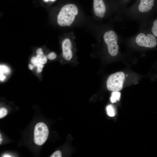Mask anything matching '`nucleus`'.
Listing matches in <instances>:
<instances>
[{"label": "nucleus", "instance_id": "obj_1", "mask_svg": "<svg viewBox=\"0 0 157 157\" xmlns=\"http://www.w3.org/2000/svg\"><path fill=\"white\" fill-rule=\"evenodd\" d=\"M156 13H157L156 0H137L130 7L126 8L122 17V19L138 22L140 29L146 27Z\"/></svg>", "mask_w": 157, "mask_h": 157}, {"label": "nucleus", "instance_id": "obj_2", "mask_svg": "<svg viewBox=\"0 0 157 157\" xmlns=\"http://www.w3.org/2000/svg\"><path fill=\"white\" fill-rule=\"evenodd\" d=\"M126 40L140 47L153 48L157 46V38L146 27L139 29L136 34Z\"/></svg>", "mask_w": 157, "mask_h": 157}, {"label": "nucleus", "instance_id": "obj_3", "mask_svg": "<svg viewBox=\"0 0 157 157\" xmlns=\"http://www.w3.org/2000/svg\"><path fill=\"white\" fill-rule=\"evenodd\" d=\"M78 13V8L75 4L69 3L65 5L61 8L58 15V24L61 26H70Z\"/></svg>", "mask_w": 157, "mask_h": 157}, {"label": "nucleus", "instance_id": "obj_4", "mask_svg": "<svg viewBox=\"0 0 157 157\" xmlns=\"http://www.w3.org/2000/svg\"><path fill=\"white\" fill-rule=\"evenodd\" d=\"M103 34V39L106 45L108 53L112 56H116L119 51L118 43L119 36L111 29L106 30Z\"/></svg>", "mask_w": 157, "mask_h": 157}, {"label": "nucleus", "instance_id": "obj_5", "mask_svg": "<svg viewBox=\"0 0 157 157\" xmlns=\"http://www.w3.org/2000/svg\"><path fill=\"white\" fill-rule=\"evenodd\" d=\"M125 78V74L123 72H117L111 74L106 81L107 89L112 91L121 90L123 88Z\"/></svg>", "mask_w": 157, "mask_h": 157}, {"label": "nucleus", "instance_id": "obj_6", "mask_svg": "<svg viewBox=\"0 0 157 157\" xmlns=\"http://www.w3.org/2000/svg\"><path fill=\"white\" fill-rule=\"evenodd\" d=\"M49 131L46 125L43 122H39L35 125L34 131V140L37 145H40L46 141Z\"/></svg>", "mask_w": 157, "mask_h": 157}, {"label": "nucleus", "instance_id": "obj_7", "mask_svg": "<svg viewBox=\"0 0 157 157\" xmlns=\"http://www.w3.org/2000/svg\"><path fill=\"white\" fill-rule=\"evenodd\" d=\"M93 11L96 16L103 18L106 15L107 8L103 0H93Z\"/></svg>", "mask_w": 157, "mask_h": 157}, {"label": "nucleus", "instance_id": "obj_8", "mask_svg": "<svg viewBox=\"0 0 157 157\" xmlns=\"http://www.w3.org/2000/svg\"><path fill=\"white\" fill-rule=\"evenodd\" d=\"M72 44L71 40L69 38L64 39L62 43L63 56V58L68 61L72 58L73 53L72 51Z\"/></svg>", "mask_w": 157, "mask_h": 157}, {"label": "nucleus", "instance_id": "obj_9", "mask_svg": "<svg viewBox=\"0 0 157 157\" xmlns=\"http://www.w3.org/2000/svg\"><path fill=\"white\" fill-rule=\"evenodd\" d=\"M157 38V16L151 19L146 27Z\"/></svg>", "mask_w": 157, "mask_h": 157}, {"label": "nucleus", "instance_id": "obj_10", "mask_svg": "<svg viewBox=\"0 0 157 157\" xmlns=\"http://www.w3.org/2000/svg\"><path fill=\"white\" fill-rule=\"evenodd\" d=\"M121 94L118 91H113L110 97V101L112 103H115L117 101H119Z\"/></svg>", "mask_w": 157, "mask_h": 157}, {"label": "nucleus", "instance_id": "obj_11", "mask_svg": "<svg viewBox=\"0 0 157 157\" xmlns=\"http://www.w3.org/2000/svg\"><path fill=\"white\" fill-rule=\"evenodd\" d=\"M10 69L7 66L3 65H0V75H4V74H8L10 73Z\"/></svg>", "mask_w": 157, "mask_h": 157}, {"label": "nucleus", "instance_id": "obj_12", "mask_svg": "<svg viewBox=\"0 0 157 157\" xmlns=\"http://www.w3.org/2000/svg\"><path fill=\"white\" fill-rule=\"evenodd\" d=\"M106 110L108 115L110 117H113L115 115V111L113 106L109 105L106 107Z\"/></svg>", "mask_w": 157, "mask_h": 157}, {"label": "nucleus", "instance_id": "obj_13", "mask_svg": "<svg viewBox=\"0 0 157 157\" xmlns=\"http://www.w3.org/2000/svg\"><path fill=\"white\" fill-rule=\"evenodd\" d=\"M36 58L39 61V62L42 64H45L47 61V57L44 54L43 55H38L36 56Z\"/></svg>", "mask_w": 157, "mask_h": 157}, {"label": "nucleus", "instance_id": "obj_14", "mask_svg": "<svg viewBox=\"0 0 157 157\" xmlns=\"http://www.w3.org/2000/svg\"><path fill=\"white\" fill-rule=\"evenodd\" d=\"M31 61L33 65L37 67L41 64L39 62L36 57H32L31 59Z\"/></svg>", "mask_w": 157, "mask_h": 157}, {"label": "nucleus", "instance_id": "obj_15", "mask_svg": "<svg viewBox=\"0 0 157 157\" xmlns=\"http://www.w3.org/2000/svg\"><path fill=\"white\" fill-rule=\"evenodd\" d=\"M8 113L7 109L4 108H2L0 109V118L6 116Z\"/></svg>", "mask_w": 157, "mask_h": 157}, {"label": "nucleus", "instance_id": "obj_16", "mask_svg": "<svg viewBox=\"0 0 157 157\" xmlns=\"http://www.w3.org/2000/svg\"><path fill=\"white\" fill-rule=\"evenodd\" d=\"M56 57V55L54 52H51L49 53L47 56V57L49 59L53 60L55 59Z\"/></svg>", "mask_w": 157, "mask_h": 157}, {"label": "nucleus", "instance_id": "obj_17", "mask_svg": "<svg viewBox=\"0 0 157 157\" xmlns=\"http://www.w3.org/2000/svg\"><path fill=\"white\" fill-rule=\"evenodd\" d=\"M62 154L60 151H57L54 152L50 156V157H61Z\"/></svg>", "mask_w": 157, "mask_h": 157}, {"label": "nucleus", "instance_id": "obj_18", "mask_svg": "<svg viewBox=\"0 0 157 157\" xmlns=\"http://www.w3.org/2000/svg\"><path fill=\"white\" fill-rule=\"evenodd\" d=\"M44 65L43 64H41L39 66H38L37 67V72L38 73H40L41 72L43 67Z\"/></svg>", "mask_w": 157, "mask_h": 157}, {"label": "nucleus", "instance_id": "obj_19", "mask_svg": "<svg viewBox=\"0 0 157 157\" xmlns=\"http://www.w3.org/2000/svg\"><path fill=\"white\" fill-rule=\"evenodd\" d=\"M36 53L38 55H43V52L42 49L39 48L36 51Z\"/></svg>", "mask_w": 157, "mask_h": 157}, {"label": "nucleus", "instance_id": "obj_20", "mask_svg": "<svg viewBox=\"0 0 157 157\" xmlns=\"http://www.w3.org/2000/svg\"><path fill=\"white\" fill-rule=\"evenodd\" d=\"M34 66L33 65L30 64L28 65L29 68L31 70H32L33 69Z\"/></svg>", "mask_w": 157, "mask_h": 157}, {"label": "nucleus", "instance_id": "obj_21", "mask_svg": "<svg viewBox=\"0 0 157 157\" xmlns=\"http://www.w3.org/2000/svg\"><path fill=\"white\" fill-rule=\"evenodd\" d=\"M43 1L44 2H47L48 1H55V0H43Z\"/></svg>", "mask_w": 157, "mask_h": 157}, {"label": "nucleus", "instance_id": "obj_22", "mask_svg": "<svg viewBox=\"0 0 157 157\" xmlns=\"http://www.w3.org/2000/svg\"><path fill=\"white\" fill-rule=\"evenodd\" d=\"M3 157H11V156H9L8 155H6V154H5L3 156Z\"/></svg>", "mask_w": 157, "mask_h": 157}, {"label": "nucleus", "instance_id": "obj_23", "mask_svg": "<svg viewBox=\"0 0 157 157\" xmlns=\"http://www.w3.org/2000/svg\"><path fill=\"white\" fill-rule=\"evenodd\" d=\"M0 144H1V140H2V138H1V135L0 134Z\"/></svg>", "mask_w": 157, "mask_h": 157}]
</instances>
